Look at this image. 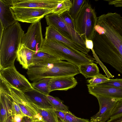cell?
<instances>
[{
  "mask_svg": "<svg viewBox=\"0 0 122 122\" xmlns=\"http://www.w3.org/2000/svg\"><path fill=\"white\" fill-rule=\"evenodd\" d=\"M24 34L17 21L4 29L0 36V70L14 66L17 53Z\"/></svg>",
  "mask_w": 122,
  "mask_h": 122,
  "instance_id": "6da1fadb",
  "label": "cell"
},
{
  "mask_svg": "<svg viewBox=\"0 0 122 122\" xmlns=\"http://www.w3.org/2000/svg\"><path fill=\"white\" fill-rule=\"evenodd\" d=\"M41 51L49 53L61 60H65L78 67L80 65L91 63L93 59L90 55L74 51L54 40L44 39Z\"/></svg>",
  "mask_w": 122,
  "mask_h": 122,
  "instance_id": "7a4b0ae2",
  "label": "cell"
},
{
  "mask_svg": "<svg viewBox=\"0 0 122 122\" xmlns=\"http://www.w3.org/2000/svg\"><path fill=\"white\" fill-rule=\"evenodd\" d=\"M94 51L102 61L110 65L122 74V45H113L105 36L97 42Z\"/></svg>",
  "mask_w": 122,
  "mask_h": 122,
  "instance_id": "3957f363",
  "label": "cell"
},
{
  "mask_svg": "<svg viewBox=\"0 0 122 122\" xmlns=\"http://www.w3.org/2000/svg\"><path fill=\"white\" fill-rule=\"evenodd\" d=\"M88 1L86 0L74 20L76 30L85 41L86 39L92 40L97 19L95 10Z\"/></svg>",
  "mask_w": 122,
  "mask_h": 122,
  "instance_id": "277c9868",
  "label": "cell"
},
{
  "mask_svg": "<svg viewBox=\"0 0 122 122\" xmlns=\"http://www.w3.org/2000/svg\"><path fill=\"white\" fill-rule=\"evenodd\" d=\"M45 18L47 25L52 26L62 35L85 49L90 50L86 48L83 38L67 24L60 15L52 13L46 15Z\"/></svg>",
  "mask_w": 122,
  "mask_h": 122,
  "instance_id": "5b68a950",
  "label": "cell"
},
{
  "mask_svg": "<svg viewBox=\"0 0 122 122\" xmlns=\"http://www.w3.org/2000/svg\"><path fill=\"white\" fill-rule=\"evenodd\" d=\"M5 82L8 88L10 96L13 100L19 106L23 113L33 122H43L42 117L38 113L34 105L24 93Z\"/></svg>",
  "mask_w": 122,
  "mask_h": 122,
  "instance_id": "8992f818",
  "label": "cell"
},
{
  "mask_svg": "<svg viewBox=\"0 0 122 122\" xmlns=\"http://www.w3.org/2000/svg\"><path fill=\"white\" fill-rule=\"evenodd\" d=\"M10 9L17 21L34 24L40 21L45 16L53 13L54 10L47 9L11 6Z\"/></svg>",
  "mask_w": 122,
  "mask_h": 122,
  "instance_id": "52a82bcc",
  "label": "cell"
},
{
  "mask_svg": "<svg viewBox=\"0 0 122 122\" xmlns=\"http://www.w3.org/2000/svg\"><path fill=\"white\" fill-rule=\"evenodd\" d=\"M0 77L10 86L23 92L34 89L31 84L17 70L14 66L0 70Z\"/></svg>",
  "mask_w": 122,
  "mask_h": 122,
  "instance_id": "ba28073f",
  "label": "cell"
},
{
  "mask_svg": "<svg viewBox=\"0 0 122 122\" xmlns=\"http://www.w3.org/2000/svg\"><path fill=\"white\" fill-rule=\"evenodd\" d=\"M44 39L40 21L30 25L23 37L21 43L29 49L36 52L41 50Z\"/></svg>",
  "mask_w": 122,
  "mask_h": 122,
  "instance_id": "9c48e42d",
  "label": "cell"
},
{
  "mask_svg": "<svg viewBox=\"0 0 122 122\" xmlns=\"http://www.w3.org/2000/svg\"><path fill=\"white\" fill-rule=\"evenodd\" d=\"M45 39L58 41L70 49L89 55L90 50L85 49L79 44L66 38L51 25L46 28Z\"/></svg>",
  "mask_w": 122,
  "mask_h": 122,
  "instance_id": "30bf717a",
  "label": "cell"
},
{
  "mask_svg": "<svg viewBox=\"0 0 122 122\" xmlns=\"http://www.w3.org/2000/svg\"><path fill=\"white\" fill-rule=\"evenodd\" d=\"M100 108L99 112L91 117V120L97 122H105L110 118L118 100L107 97L98 96Z\"/></svg>",
  "mask_w": 122,
  "mask_h": 122,
  "instance_id": "8fae6325",
  "label": "cell"
},
{
  "mask_svg": "<svg viewBox=\"0 0 122 122\" xmlns=\"http://www.w3.org/2000/svg\"><path fill=\"white\" fill-rule=\"evenodd\" d=\"M63 0H13L14 7L47 9L54 10Z\"/></svg>",
  "mask_w": 122,
  "mask_h": 122,
  "instance_id": "7c38bea8",
  "label": "cell"
},
{
  "mask_svg": "<svg viewBox=\"0 0 122 122\" xmlns=\"http://www.w3.org/2000/svg\"><path fill=\"white\" fill-rule=\"evenodd\" d=\"M77 82L74 76L51 78L49 83L50 92L55 90L67 91L74 87Z\"/></svg>",
  "mask_w": 122,
  "mask_h": 122,
  "instance_id": "4fadbf2b",
  "label": "cell"
},
{
  "mask_svg": "<svg viewBox=\"0 0 122 122\" xmlns=\"http://www.w3.org/2000/svg\"><path fill=\"white\" fill-rule=\"evenodd\" d=\"M0 122H1L12 114L11 107L13 100L9 94L6 84L0 86Z\"/></svg>",
  "mask_w": 122,
  "mask_h": 122,
  "instance_id": "5bb4252c",
  "label": "cell"
},
{
  "mask_svg": "<svg viewBox=\"0 0 122 122\" xmlns=\"http://www.w3.org/2000/svg\"><path fill=\"white\" fill-rule=\"evenodd\" d=\"M89 93L95 97L100 96L113 98L118 100L122 99V88L102 86L98 85H87Z\"/></svg>",
  "mask_w": 122,
  "mask_h": 122,
  "instance_id": "9a60e30c",
  "label": "cell"
},
{
  "mask_svg": "<svg viewBox=\"0 0 122 122\" xmlns=\"http://www.w3.org/2000/svg\"><path fill=\"white\" fill-rule=\"evenodd\" d=\"M13 6V0H0V24L4 29L17 21L10 9Z\"/></svg>",
  "mask_w": 122,
  "mask_h": 122,
  "instance_id": "2e32d148",
  "label": "cell"
},
{
  "mask_svg": "<svg viewBox=\"0 0 122 122\" xmlns=\"http://www.w3.org/2000/svg\"><path fill=\"white\" fill-rule=\"evenodd\" d=\"M23 92L29 100L36 106L42 108L54 109L46 95L37 90L34 88Z\"/></svg>",
  "mask_w": 122,
  "mask_h": 122,
  "instance_id": "e0dca14e",
  "label": "cell"
},
{
  "mask_svg": "<svg viewBox=\"0 0 122 122\" xmlns=\"http://www.w3.org/2000/svg\"><path fill=\"white\" fill-rule=\"evenodd\" d=\"M35 52L28 48L21 43L20 44L16 58L23 68L28 70L32 65L33 56Z\"/></svg>",
  "mask_w": 122,
  "mask_h": 122,
  "instance_id": "ac0fdd59",
  "label": "cell"
},
{
  "mask_svg": "<svg viewBox=\"0 0 122 122\" xmlns=\"http://www.w3.org/2000/svg\"><path fill=\"white\" fill-rule=\"evenodd\" d=\"M59 59L57 57L49 53L40 50L34 53L32 65L46 64Z\"/></svg>",
  "mask_w": 122,
  "mask_h": 122,
  "instance_id": "d6986e66",
  "label": "cell"
},
{
  "mask_svg": "<svg viewBox=\"0 0 122 122\" xmlns=\"http://www.w3.org/2000/svg\"><path fill=\"white\" fill-rule=\"evenodd\" d=\"M78 67L80 73L86 79L92 78L100 73L97 64L93 62L81 64Z\"/></svg>",
  "mask_w": 122,
  "mask_h": 122,
  "instance_id": "ffe728a7",
  "label": "cell"
},
{
  "mask_svg": "<svg viewBox=\"0 0 122 122\" xmlns=\"http://www.w3.org/2000/svg\"><path fill=\"white\" fill-rule=\"evenodd\" d=\"M34 105L38 113L42 116L43 122H60L54 109L42 108Z\"/></svg>",
  "mask_w": 122,
  "mask_h": 122,
  "instance_id": "44dd1931",
  "label": "cell"
},
{
  "mask_svg": "<svg viewBox=\"0 0 122 122\" xmlns=\"http://www.w3.org/2000/svg\"><path fill=\"white\" fill-rule=\"evenodd\" d=\"M51 78H44L31 83L32 87L46 95H49V83Z\"/></svg>",
  "mask_w": 122,
  "mask_h": 122,
  "instance_id": "7402d4cb",
  "label": "cell"
},
{
  "mask_svg": "<svg viewBox=\"0 0 122 122\" xmlns=\"http://www.w3.org/2000/svg\"><path fill=\"white\" fill-rule=\"evenodd\" d=\"M46 96L53 107L55 109L64 112H69L68 107L64 104L62 101L59 98L54 97L49 95Z\"/></svg>",
  "mask_w": 122,
  "mask_h": 122,
  "instance_id": "603a6c76",
  "label": "cell"
},
{
  "mask_svg": "<svg viewBox=\"0 0 122 122\" xmlns=\"http://www.w3.org/2000/svg\"><path fill=\"white\" fill-rule=\"evenodd\" d=\"M86 0H73L71 6L68 11L74 20L76 18Z\"/></svg>",
  "mask_w": 122,
  "mask_h": 122,
  "instance_id": "cb8c5ba5",
  "label": "cell"
},
{
  "mask_svg": "<svg viewBox=\"0 0 122 122\" xmlns=\"http://www.w3.org/2000/svg\"><path fill=\"white\" fill-rule=\"evenodd\" d=\"M72 5L70 0H63L58 5L57 7L53 11V13L60 15L62 13L68 11Z\"/></svg>",
  "mask_w": 122,
  "mask_h": 122,
  "instance_id": "d4e9b609",
  "label": "cell"
},
{
  "mask_svg": "<svg viewBox=\"0 0 122 122\" xmlns=\"http://www.w3.org/2000/svg\"><path fill=\"white\" fill-rule=\"evenodd\" d=\"M110 79L100 73L99 74L87 80L88 85L91 86H95L109 81Z\"/></svg>",
  "mask_w": 122,
  "mask_h": 122,
  "instance_id": "484cf974",
  "label": "cell"
},
{
  "mask_svg": "<svg viewBox=\"0 0 122 122\" xmlns=\"http://www.w3.org/2000/svg\"><path fill=\"white\" fill-rule=\"evenodd\" d=\"M98 85L102 86L122 88V79L116 78L114 79H110L109 81Z\"/></svg>",
  "mask_w": 122,
  "mask_h": 122,
  "instance_id": "4316f807",
  "label": "cell"
},
{
  "mask_svg": "<svg viewBox=\"0 0 122 122\" xmlns=\"http://www.w3.org/2000/svg\"><path fill=\"white\" fill-rule=\"evenodd\" d=\"M65 113V117L64 122H90L88 119L76 117L70 111Z\"/></svg>",
  "mask_w": 122,
  "mask_h": 122,
  "instance_id": "83f0119b",
  "label": "cell"
},
{
  "mask_svg": "<svg viewBox=\"0 0 122 122\" xmlns=\"http://www.w3.org/2000/svg\"><path fill=\"white\" fill-rule=\"evenodd\" d=\"M122 114V99L118 100L111 114V118Z\"/></svg>",
  "mask_w": 122,
  "mask_h": 122,
  "instance_id": "f1b7e54d",
  "label": "cell"
},
{
  "mask_svg": "<svg viewBox=\"0 0 122 122\" xmlns=\"http://www.w3.org/2000/svg\"><path fill=\"white\" fill-rule=\"evenodd\" d=\"M60 15L67 24L75 30L74 20L70 15L68 11L65 12L61 15Z\"/></svg>",
  "mask_w": 122,
  "mask_h": 122,
  "instance_id": "f546056e",
  "label": "cell"
},
{
  "mask_svg": "<svg viewBox=\"0 0 122 122\" xmlns=\"http://www.w3.org/2000/svg\"><path fill=\"white\" fill-rule=\"evenodd\" d=\"M11 111L13 116L19 115L24 117L26 116L22 112L19 106L13 100L12 103Z\"/></svg>",
  "mask_w": 122,
  "mask_h": 122,
  "instance_id": "4dcf8cb0",
  "label": "cell"
},
{
  "mask_svg": "<svg viewBox=\"0 0 122 122\" xmlns=\"http://www.w3.org/2000/svg\"><path fill=\"white\" fill-rule=\"evenodd\" d=\"M54 111L60 122H64L65 117V112L55 110Z\"/></svg>",
  "mask_w": 122,
  "mask_h": 122,
  "instance_id": "1f68e13d",
  "label": "cell"
},
{
  "mask_svg": "<svg viewBox=\"0 0 122 122\" xmlns=\"http://www.w3.org/2000/svg\"><path fill=\"white\" fill-rule=\"evenodd\" d=\"M85 43L87 48L91 50L94 52L93 50V44L92 40L86 39L85 40Z\"/></svg>",
  "mask_w": 122,
  "mask_h": 122,
  "instance_id": "d6a6232c",
  "label": "cell"
},
{
  "mask_svg": "<svg viewBox=\"0 0 122 122\" xmlns=\"http://www.w3.org/2000/svg\"><path fill=\"white\" fill-rule=\"evenodd\" d=\"M107 122H122V114L110 118Z\"/></svg>",
  "mask_w": 122,
  "mask_h": 122,
  "instance_id": "836d02e7",
  "label": "cell"
},
{
  "mask_svg": "<svg viewBox=\"0 0 122 122\" xmlns=\"http://www.w3.org/2000/svg\"><path fill=\"white\" fill-rule=\"evenodd\" d=\"M24 117L20 115H15L14 116L13 122H21L22 118Z\"/></svg>",
  "mask_w": 122,
  "mask_h": 122,
  "instance_id": "e575fe53",
  "label": "cell"
},
{
  "mask_svg": "<svg viewBox=\"0 0 122 122\" xmlns=\"http://www.w3.org/2000/svg\"><path fill=\"white\" fill-rule=\"evenodd\" d=\"M13 117L14 116L12 114L4 120L0 122H13Z\"/></svg>",
  "mask_w": 122,
  "mask_h": 122,
  "instance_id": "d590c367",
  "label": "cell"
},
{
  "mask_svg": "<svg viewBox=\"0 0 122 122\" xmlns=\"http://www.w3.org/2000/svg\"><path fill=\"white\" fill-rule=\"evenodd\" d=\"M21 122H33L29 117L25 116L23 117Z\"/></svg>",
  "mask_w": 122,
  "mask_h": 122,
  "instance_id": "8d00e7d4",
  "label": "cell"
},
{
  "mask_svg": "<svg viewBox=\"0 0 122 122\" xmlns=\"http://www.w3.org/2000/svg\"><path fill=\"white\" fill-rule=\"evenodd\" d=\"M42 122L41 121H35V122Z\"/></svg>",
  "mask_w": 122,
  "mask_h": 122,
  "instance_id": "74e56055",
  "label": "cell"
},
{
  "mask_svg": "<svg viewBox=\"0 0 122 122\" xmlns=\"http://www.w3.org/2000/svg\"></svg>",
  "mask_w": 122,
  "mask_h": 122,
  "instance_id": "f35d334b",
  "label": "cell"
}]
</instances>
